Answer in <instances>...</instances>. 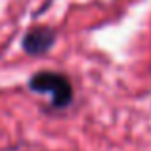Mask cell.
Returning a JSON list of instances; mask_svg holds the SVG:
<instances>
[{"instance_id":"6da1fadb","label":"cell","mask_w":151,"mask_h":151,"mask_svg":"<svg viewBox=\"0 0 151 151\" xmlns=\"http://www.w3.org/2000/svg\"><path fill=\"white\" fill-rule=\"evenodd\" d=\"M29 88L33 92H42L52 96V105L61 109L73 100V86L69 78L55 71H38L29 78Z\"/></svg>"},{"instance_id":"7a4b0ae2","label":"cell","mask_w":151,"mask_h":151,"mask_svg":"<svg viewBox=\"0 0 151 151\" xmlns=\"http://www.w3.org/2000/svg\"><path fill=\"white\" fill-rule=\"evenodd\" d=\"M54 44H55V31L46 25H35L33 29H29L21 42L23 52H27L33 58L44 55L48 50H52Z\"/></svg>"}]
</instances>
